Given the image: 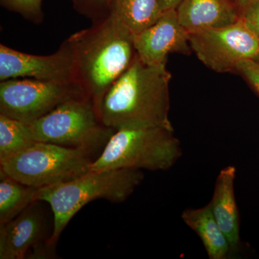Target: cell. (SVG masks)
Listing matches in <instances>:
<instances>
[{
  "instance_id": "cell-25",
  "label": "cell",
  "mask_w": 259,
  "mask_h": 259,
  "mask_svg": "<svg viewBox=\"0 0 259 259\" xmlns=\"http://www.w3.org/2000/svg\"><path fill=\"white\" fill-rule=\"evenodd\" d=\"M71 1L73 2V3H74V2L75 1V0H71Z\"/></svg>"
},
{
  "instance_id": "cell-2",
  "label": "cell",
  "mask_w": 259,
  "mask_h": 259,
  "mask_svg": "<svg viewBox=\"0 0 259 259\" xmlns=\"http://www.w3.org/2000/svg\"><path fill=\"white\" fill-rule=\"evenodd\" d=\"M134 37L120 19L109 13L67 39L74 57V80L97 110L109 88L136 59Z\"/></svg>"
},
{
  "instance_id": "cell-3",
  "label": "cell",
  "mask_w": 259,
  "mask_h": 259,
  "mask_svg": "<svg viewBox=\"0 0 259 259\" xmlns=\"http://www.w3.org/2000/svg\"><path fill=\"white\" fill-rule=\"evenodd\" d=\"M143 179V172L133 168L90 170L69 182L38 189L36 201L49 204L54 214V226L48 243L55 245L70 221L89 202L98 199L124 202Z\"/></svg>"
},
{
  "instance_id": "cell-14",
  "label": "cell",
  "mask_w": 259,
  "mask_h": 259,
  "mask_svg": "<svg viewBox=\"0 0 259 259\" xmlns=\"http://www.w3.org/2000/svg\"><path fill=\"white\" fill-rule=\"evenodd\" d=\"M182 218L202 240L209 258H225L231 252L229 242L214 217L209 204L199 209H186Z\"/></svg>"
},
{
  "instance_id": "cell-7",
  "label": "cell",
  "mask_w": 259,
  "mask_h": 259,
  "mask_svg": "<svg viewBox=\"0 0 259 259\" xmlns=\"http://www.w3.org/2000/svg\"><path fill=\"white\" fill-rule=\"evenodd\" d=\"M83 95H86L74 80H5L0 82V114L30 124L64 102Z\"/></svg>"
},
{
  "instance_id": "cell-18",
  "label": "cell",
  "mask_w": 259,
  "mask_h": 259,
  "mask_svg": "<svg viewBox=\"0 0 259 259\" xmlns=\"http://www.w3.org/2000/svg\"><path fill=\"white\" fill-rule=\"evenodd\" d=\"M42 2V0H1V4L10 11L21 15L26 20L40 24L44 20Z\"/></svg>"
},
{
  "instance_id": "cell-20",
  "label": "cell",
  "mask_w": 259,
  "mask_h": 259,
  "mask_svg": "<svg viewBox=\"0 0 259 259\" xmlns=\"http://www.w3.org/2000/svg\"><path fill=\"white\" fill-rule=\"evenodd\" d=\"M236 71L243 75L259 94V63L254 60L241 61L237 66Z\"/></svg>"
},
{
  "instance_id": "cell-15",
  "label": "cell",
  "mask_w": 259,
  "mask_h": 259,
  "mask_svg": "<svg viewBox=\"0 0 259 259\" xmlns=\"http://www.w3.org/2000/svg\"><path fill=\"white\" fill-rule=\"evenodd\" d=\"M163 13L158 0H110L109 13L120 19L135 35L156 23Z\"/></svg>"
},
{
  "instance_id": "cell-12",
  "label": "cell",
  "mask_w": 259,
  "mask_h": 259,
  "mask_svg": "<svg viewBox=\"0 0 259 259\" xmlns=\"http://www.w3.org/2000/svg\"><path fill=\"white\" fill-rule=\"evenodd\" d=\"M176 10L181 25L189 33L228 26L241 18L231 0H182Z\"/></svg>"
},
{
  "instance_id": "cell-6",
  "label": "cell",
  "mask_w": 259,
  "mask_h": 259,
  "mask_svg": "<svg viewBox=\"0 0 259 259\" xmlns=\"http://www.w3.org/2000/svg\"><path fill=\"white\" fill-rule=\"evenodd\" d=\"M29 125L36 141L91 152L105 146L115 131L102 123L95 103L86 95L64 102Z\"/></svg>"
},
{
  "instance_id": "cell-16",
  "label": "cell",
  "mask_w": 259,
  "mask_h": 259,
  "mask_svg": "<svg viewBox=\"0 0 259 259\" xmlns=\"http://www.w3.org/2000/svg\"><path fill=\"white\" fill-rule=\"evenodd\" d=\"M37 190L20 183L0 171V224L14 219L36 202Z\"/></svg>"
},
{
  "instance_id": "cell-22",
  "label": "cell",
  "mask_w": 259,
  "mask_h": 259,
  "mask_svg": "<svg viewBox=\"0 0 259 259\" xmlns=\"http://www.w3.org/2000/svg\"><path fill=\"white\" fill-rule=\"evenodd\" d=\"M158 4L162 11L167 10H177L182 0H158Z\"/></svg>"
},
{
  "instance_id": "cell-9",
  "label": "cell",
  "mask_w": 259,
  "mask_h": 259,
  "mask_svg": "<svg viewBox=\"0 0 259 259\" xmlns=\"http://www.w3.org/2000/svg\"><path fill=\"white\" fill-rule=\"evenodd\" d=\"M18 78L42 81L74 80V57L68 40L51 55L25 54L0 45V81Z\"/></svg>"
},
{
  "instance_id": "cell-10",
  "label": "cell",
  "mask_w": 259,
  "mask_h": 259,
  "mask_svg": "<svg viewBox=\"0 0 259 259\" xmlns=\"http://www.w3.org/2000/svg\"><path fill=\"white\" fill-rule=\"evenodd\" d=\"M135 49L139 59L152 66L166 64L169 54L190 55L189 32L181 25L176 10H167L154 24L135 35Z\"/></svg>"
},
{
  "instance_id": "cell-4",
  "label": "cell",
  "mask_w": 259,
  "mask_h": 259,
  "mask_svg": "<svg viewBox=\"0 0 259 259\" xmlns=\"http://www.w3.org/2000/svg\"><path fill=\"white\" fill-rule=\"evenodd\" d=\"M182 155L174 130L161 127L121 129L110 136L90 171L133 168L165 171Z\"/></svg>"
},
{
  "instance_id": "cell-1",
  "label": "cell",
  "mask_w": 259,
  "mask_h": 259,
  "mask_svg": "<svg viewBox=\"0 0 259 259\" xmlns=\"http://www.w3.org/2000/svg\"><path fill=\"white\" fill-rule=\"evenodd\" d=\"M171 74L166 64L136 59L104 95L98 114L109 128L161 127L173 129L168 117Z\"/></svg>"
},
{
  "instance_id": "cell-23",
  "label": "cell",
  "mask_w": 259,
  "mask_h": 259,
  "mask_svg": "<svg viewBox=\"0 0 259 259\" xmlns=\"http://www.w3.org/2000/svg\"><path fill=\"white\" fill-rule=\"evenodd\" d=\"M258 1L259 0H235V3H236L237 8L241 11V15L243 12Z\"/></svg>"
},
{
  "instance_id": "cell-13",
  "label": "cell",
  "mask_w": 259,
  "mask_h": 259,
  "mask_svg": "<svg viewBox=\"0 0 259 259\" xmlns=\"http://www.w3.org/2000/svg\"><path fill=\"white\" fill-rule=\"evenodd\" d=\"M236 171L232 166L221 170L209 203L214 217L229 242L231 252L236 251L240 243L239 218L234 190Z\"/></svg>"
},
{
  "instance_id": "cell-24",
  "label": "cell",
  "mask_w": 259,
  "mask_h": 259,
  "mask_svg": "<svg viewBox=\"0 0 259 259\" xmlns=\"http://www.w3.org/2000/svg\"><path fill=\"white\" fill-rule=\"evenodd\" d=\"M254 61H257V62L259 63V54H258V56H257L256 59H255V60H254Z\"/></svg>"
},
{
  "instance_id": "cell-11",
  "label": "cell",
  "mask_w": 259,
  "mask_h": 259,
  "mask_svg": "<svg viewBox=\"0 0 259 259\" xmlns=\"http://www.w3.org/2000/svg\"><path fill=\"white\" fill-rule=\"evenodd\" d=\"M33 202L9 222L0 224V258L23 259L37 245L47 242L44 210Z\"/></svg>"
},
{
  "instance_id": "cell-21",
  "label": "cell",
  "mask_w": 259,
  "mask_h": 259,
  "mask_svg": "<svg viewBox=\"0 0 259 259\" xmlns=\"http://www.w3.org/2000/svg\"><path fill=\"white\" fill-rule=\"evenodd\" d=\"M241 18L245 26L259 38V1L243 12Z\"/></svg>"
},
{
  "instance_id": "cell-5",
  "label": "cell",
  "mask_w": 259,
  "mask_h": 259,
  "mask_svg": "<svg viewBox=\"0 0 259 259\" xmlns=\"http://www.w3.org/2000/svg\"><path fill=\"white\" fill-rule=\"evenodd\" d=\"M91 151L35 141L5 161L0 171L23 185L40 189L77 178L90 170Z\"/></svg>"
},
{
  "instance_id": "cell-19",
  "label": "cell",
  "mask_w": 259,
  "mask_h": 259,
  "mask_svg": "<svg viewBox=\"0 0 259 259\" xmlns=\"http://www.w3.org/2000/svg\"><path fill=\"white\" fill-rule=\"evenodd\" d=\"M75 9L93 21L109 14L110 0H75Z\"/></svg>"
},
{
  "instance_id": "cell-17",
  "label": "cell",
  "mask_w": 259,
  "mask_h": 259,
  "mask_svg": "<svg viewBox=\"0 0 259 259\" xmlns=\"http://www.w3.org/2000/svg\"><path fill=\"white\" fill-rule=\"evenodd\" d=\"M29 124L0 114V161L35 142Z\"/></svg>"
},
{
  "instance_id": "cell-8",
  "label": "cell",
  "mask_w": 259,
  "mask_h": 259,
  "mask_svg": "<svg viewBox=\"0 0 259 259\" xmlns=\"http://www.w3.org/2000/svg\"><path fill=\"white\" fill-rule=\"evenodd\" d=\"M189 39L199 60L218 73L236 71L240 62L255 60L259 54V38L241 18L228 26L190 32Z\"/></svg>"
}]
</instances>
